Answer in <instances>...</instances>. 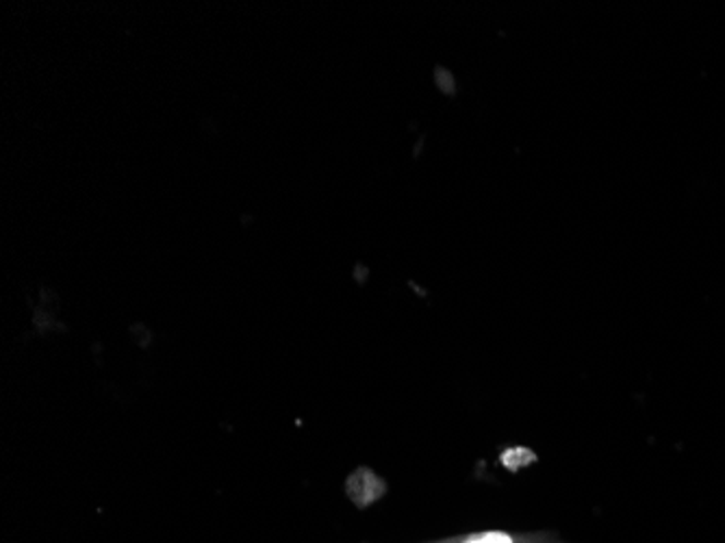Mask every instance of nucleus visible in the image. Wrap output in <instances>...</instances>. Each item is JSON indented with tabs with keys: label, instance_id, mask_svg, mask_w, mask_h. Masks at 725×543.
Here are the masks:
<instances>
[{
	"label": "nucleus",
	"instance_id": "obj_1",
	"mask_svg": "<svg viewBox=\"0 0 725 543\" xmlns=\"http://www.w3.org/2000/svg\"><path fill=\"white\" fill-rule=\"evenodd\" d=\"M348 494L359 507H365V505H369V503H373L376 498L382 496V483L369 470H359L348 481Z\"/></svg>",
	"mask_w": 725,
	"mask_h": 543
},
{
	"label": "nucleus",
	"instance_id": "obj_2",
	"mask_svg": "<svg viewBox=\"0 0 725 543\" xmlns=\"http://www.w3.org/2000/svg\"><path fill=\"white\" fill-rule=\"evenodd\" d=\"M535 459H537L535 452L528 450V448H511L502 455V465L515 472V470H522V468L531 465Z\"/></svg>",
	"mask_w": 725,
	"mask_h": 543
},
{
	"label": "nucleus",
	"instance_id": "obj_3",
	"mask_svg": "<svg viewBox=\"0 0 725 543\" xmlns=\"http://www.w3.org/2000/svg\"><path fill=\"white\" fill-rule=\"evenodd\" d=\"M463 543H513V540L504 533H485V535H474Z\"/></svg>",
	"mask_w": 725,
	"mask_h": 543
}]
</instances>
